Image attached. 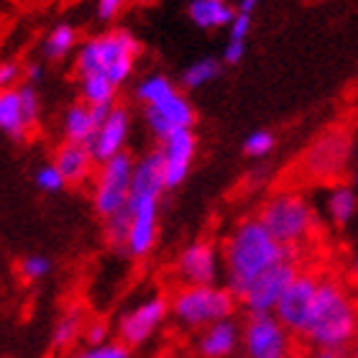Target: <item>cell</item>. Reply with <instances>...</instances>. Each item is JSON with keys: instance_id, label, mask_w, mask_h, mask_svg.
I'll use <instances>...</instances> for the list:
<instances>
[{"instance_id": "44dd1931", "label": "cell", "mask_w": 358, "mask_h": 358, "mask_svg": "<svg viewBox=\"0 0 358 358\" xmlns=\"http://www.w3.org/2000/svg\"><path fill=\"white\" fill-rule=\"evenodd\" d=\"M187 15L192 26L202 31H220L228 29L236 18V6L231 0H189Z\"/></svg>"}, {"instance_id": "277c9868", "label": "cell", "mask_w": 358, "mask_h": 358, "mask_svg": "<svg viewBox=\"0 0 358 358\" xmlns=\"http://www.w3.org/2000/svg\"><path fill=\"white\" fill-rule=\"evenodd\" d=\"M172 317L182 330H205L236 315L238 299L225 284H182L169 297Z\"/></svg>"}, {"instance_id": "8fae6325", "label": "cell", "mask_w": 358, "mask_h": 358, "mask_svg": "<svg viewBox=\"0 0 358 358\" xmlns=\"http://www.w3.org/2000/svg\"><path fill=\"white\" fill-rule=\"evenodd\" d=\"M174 271L182 284H220L223 279V251L208 238L192 241L179 251Z\"/></svg>"}, {"instance_id": "836d02e7", "label": "cell", "mask_w": 358, "mask_h": 358, "mask_svg": "<svg viewBox=\"0 0 358 358\" xmlns=\"http://www.w3.org/2000/svg\"><path fill=\"white\" fill-rule=\"evenodd\" d=\"M85 341L90 345H103L110 343V325L105 320H87L85 322Z\"/></svg>"}, {"instance_id": "4fadbf2b", "label": "cell", "mask_w": 358, "mask_h": 358, "mask_svg": "<svg viewBox=\"0 0 358 358\" xmlns=\"http://www.w3.org/2000/svg\"><path fill=\"white\" fill-rule=\"evenodd\" d=\"M131 228H128L126 256L143 259L159 241V197H131Z\"/></svg>"}, {"instance_id": "e0dca14e", "label": "cell", "mask_w": 358, "mask_h": 358, "mask_svg": "<svg viewBox=\"0 0 358 358\" xmlns=\"http://www.w3.org/2000/svg\"><path fill=\"white\" fill-rule=\"evenodd\" d=\"M128 136H131V113L123 105H115L97 126L92 141L87 143L97 164H103L108 159L118 157L126 151Z\"/></svg>"}, {"instance_id": "f6af8a7d", "label": "cell", "mask_w": 358, "mask_h": 358, "mask_svg": "<svg viewBox=\"0 0 358 358\" xmlns=\"http://www.w3.org/2000/svg\"><path fill=\"white\" fill-rule=\"evenodd\" d=\"M356 162H358V146H356Z\"/></svg>"}, {"instance_id": "ac0fdd59", "label": "cell", "mask_w": 358, "mask_h": 358, "mask_svg": "<svg viewBox=\"0 0 358 358\" xmlns=\"http://www.w3.org/2000/svg\"><path fill=\"white\" fill-rule=\"evenodd\" d=\"M241 343H243V325H238L236 317H225L200 330L194 348L202 358H228Z\"/></svg>"}, {"instance_id": "4316f807", "label": "cell", "mask_w": 358, "mask_h": 358, "mask_svg": "<svg viewBox=\"0 0 358 358\" xmlns=\"http://www.w3.org/2000/svg\"><path fill=\"white\" fill-rule=\"evenodd\" d=\"M77 83H80L83 103L92 105V108H113V105H118L115 103L118 87L110 80H105L100 75H85V77H77Z\"/></svg>"}, {"instance_id": "7c38bea8", "label": "cell", "mask_w": 358, "mask_h": 358, "mask_svg": "<svg viewBox=\"0 0 358 358\" xmlns=\"http://www.w3.org/2000/svg\"><path fill=\"white\" fill-rule=\"evenodd\" d=\"M299 274L297 259H287V262L276 264L274 268H268L266 274L259 276L256 284L246 292V297L241 299V305L248 315H266L274 313L279 299L284 297L287 287L292 284V279Z\"/></svg>"}, {"instance_id": "9a60e30c", "label": "cell", "mask_w": 358, "mask_h": 358, "mask_svg": "<svg viewBox=\"0 0 358 358\" xmlns=\"http://www.w3.org/2000/svg\"><path fill=\"white\" fill-rule=\"evenodd\" d=\"M159 154L164 162L166 189H174L189 177V169L197 157V136L192 128H177L159 141Z\"/></svg>"}, {"instance_id": "8d00e7d4", "label": "cell", "mask_w": 358, "mask_h": 358, "mask_svg": "<svg viewBox=\"0 0 358 358\" xmlns=\"http://www.w3.org/2000/svg\"><path fill=\"white\" fill-rule=\"evenodd\" d=\"M23 77V67L18 62L6 59L0 64V90H13L18 87V80Z\"/></svg>"}, {"instance_id": "2e32d148", "label": "cell", "mask_w": 358, "mask_h": 358, "mask_svg": "<svg viewBox=\"0 0 358 358\" xmlns=\"http://www.w3.org/2000/svg\"><path fill=\"white\" fill-rule=\"evenodd\" d=\"M143 120H146L149 134L162 141L177 128L194 126V105L189 103V97L182 90H177L164 103L154 105V108H143Z\"/></svg>"}, {"instance_id": "d4e9b609", "label": "cell", "mask_w": 358, "mask_h": 358, "mask_svg": "<svg viewBox=\"0 0 358 358\" xmlns=\"http://www.w3.org/2000/svg\"><path fill=\"white\" fill-rule=\"evenodd\" d=\"M223 59L220 57H200L197 62H192L189 67H185V72L179 75V87L185 92H194L213 85L223 72Z\"/></svg>"}, {"instance_id": "ba28073f", "label": "cell", "mask_w": 358, "mask_h": 358, "mask_svg": "<svg viewBox=\"0 0 358 358\" xmlns=\"http://www.w3.org/2000/svg\"><path fill=\"white\" fill-rule=\"evenodd\" d=\"M169 315H172V305L164 294H151V297L141 299L138 305L128 307L115 322L118 341H123L128 348H138V345L149 343Z\"/></svg>"}, {"instance_id": "f1b7e54d", "label": "cell", "mask_w": 358, "mask_h": 358, "mask_svg": "<svg viewBox=\"0 0 358 358\" xmlns=\"http://www.w3.org/2000/svg\"><path fill=\"white\" fill-rule=\"evenodd\" d=\"M103 228H105V241H108V246H110L115 254L126 256L128 228H131V210L126 208V210H120L118 215L103 220Z\"/></svg>"}, {"instance_id": "d6a6232c", "label": "cell", "mask_w": 358, "mask_h": 358, "mask_svg": "<svg viewBox=\"0 0 358 358\" xmlns=\"http://www.w3.org/2000/svg\"><path fill=\"white\" fill-rule=\"evenodd\" d=\"M128 356H131V348L123 341H110V343H103V345H87L85 351L75 353L72 358H128Z\"/></svg>"}, {"instance_id": "1f68e13d", "label": "cell", "mask_w": 358, "mask_h": 358, "mask_svg": "<svg viewBox=\"0 0 358 358\" xmlns=\"http://www.w3.org/2000/svg\"><path fill=\"white\" fill-rule=\"evenodd\" d=\"M276 146V138L271 131L266 128H259V131H251L243 141V154L248 159H264L266 154H271V149Z\"/></svg>"}, {"instance_id": "60d3db41", "label": "cell", "mask_w": 358, "mask_h": 358, "mask_svg": "<svg viewBox=\"0 0 358 358\" xmlns=\"http://www.w3.org/2000/svg\"><path fill=\"white\" fill-rule=\"evenodd\" d=\"M315 358H343V353H333V351H317Z\"/></svg>"}, {"instance_id": "bcb514c9", "label": "cell", "mask_w": 358, "mask_h": 358, "mask_svg": "<svg viewBox=\"0 0 358 358\" xmlns=\"http://www.w3.org/2000/svg\"><path fill=\"white\" fill-rule=\"evenodd\" d=\"M231 3H233V0H231Z\"/></svg>"}, {"instance_id": "9c48e42d", "label": "cell", "mask_w": 358, "mask_h": 358, "mask_svg": "<svg viewBox=\"0 0 358 358\" xmlns=\"http://www.w3.org/2000/svg\"><path fill=\"white\" fill-rule=\"evenodd\" d=\"M241 345L246 358H292V330L274 313L248 315Z\"/></svg>"}, {"instance_id": "8992f818", "label": "cell", "mask_w": 358, "mask_h": 358, "mask_svg": "<svg viewBox=\"0 0 358 358\" xmlns=\"http://www.w3.org/2000/svg\"><path fill=\"white\" fill-rule=\"evenodd\" d=\"M136 159L123 151L118 157L97 164V172L92 177V208L103 220L118 215L120 210L131 202V182H134Z\"/></svg>"}, {"instance_id": "ffe728a7", "label": "cell", "mask_w": 358, "mask_h": 358, "mask_svg": "<svg viewBox=\"0 0 358 358\" xmlns=\"http://www.w3.org/2000/svg\"><path fill=\"white\" fill-rule=\"evenodd\" d=\"M166 192V174L164 162L159 149L146 151L143 157L136 159L134 182H131V197H159Z\"/></svg>"}, {"instance_id": "ee69618b", "label": "cell", "mask_w": 358, "mask_h": 358, "mask_svg": "<svg viewBox=\"0 0 358 358\" xmlns=\"http://www.w3.org/2000/svg\"><path fill=\"white\" fill-rule=\"evenodd\" d=\"M356 185H358V166H356Z\"/></svg>"}, {"instance_id": "7a4b0ae2", "label": "cell", "mask_w": 358, "mask_h": 358, "mask_svg": "<svg viewBox=\"0 0 358 358\" xmlns=\"http://www.w3.org/2000/svg\"><path fill=\"white\" fill-rule=\"evenodd\" d=\"M317 351L345 353L358 341V302L338 279H322L305 336Z\"/></svg>"}, {"instance_id": "484cf974", "label": "cell", "mask_w": 358, "mask_h": 358, "mask_svg": "<svg viewBox=\"0 0 358 358\" xmlns=\"http://www.w3.org/2000/svg\"><path fill=\"white\" fill-rule=\"evenodd\" d=\"M179 90V85L174 83L172 77L166 75H146L143 80L136 83L134 97L143 108H154V105L164 103L166 97H172Z\"/></svg>"}, {"instance_id": "5bb4252c", "label": "cell", "mask_w": 358, "mask_h": 358, "mask_svg": "<svg viewBox=\"0 0 358 358\" xmlns=\"http://www.w3.org/2000/svg\"><path fill=\"white\" fill-rule=\"evenodd\" d=\"M351 138L343 131H330V134L320 136L317 141L307 149L302 164H305L307 174L313 177H336L345 169L348 159H351Z\"/></svg>"}, {"instance_id": "f35d334b", "label": "cell", "mask_w": 358, "mask_h": 358, "mask_svg": "<svg viewBox=\"0 0 358 358\" xmlns=\"http://www.w3.org/2000/svg\"><path fill=\"white\" fill-rule=\"evenodd\" d=\"M41 77H44V64H41V62H29V64L23 67V83L38 85Z\"/></svg>"}, {"instance_id": "603a6c76", "label": "cell", "mask_w": 358, "mask_h": 358, "mask_svg": "<svg viewBox=\"0 0 358 358\" xmlns=\"http://www.w3.org/2000/svg\"><path fill=\"white\" fill-rule=\"evenodd\" d=\"M80 34L72 23H57L49 34L44 36V44H41V54L44 59L49 62H64L67 57H75L77 49H80Z\"/></svg>"}, {"instance_id": "ab89813d", "label": "cell", "mask_w": 358, "mask_h": 358, "mask_svg": "<svg viewBox=\"0 0 358 358\" xmlns=\"http://www.w3.org/2000/svg\"><path fill=\"white\" fill-rule=\"evenodd\" d=\"M259 3H262V0H236V10L254 15V10L259 8Z\"/></svg>"}, {"instance_id": "30bf717a", "label": "cell", "mask_w": 358, "mask_h": 358, "mask_svg": "<svg viewBox=\"0 0 358 358\" xmlns=\"http://www.w3.org/2000/svg\"><path fill=\"white\" fill-rule=\"evenodd\" d=\"M320 276L315 271H302L292 279L287 287L284 297L279 299L274 315L284 322V328L292 330L294 336H305L310 317L315 313V302H317V292H320Z\"/></svg>"}, {"instance_id": "6da1fadb", "label": "cell", "mask_w": 358, "mask_h": 358, "mask_svg": "<svg viewBox=\"0 0 358 358\" xmlns=\"http://www.w3.org/2000/svg\"><path fill=\"white\" fill-rule=\"evenodd\" d=\"M220 251H223V282L238 302L268 268L287 259H297V248H287L279 243L259 215L243 217L233 225Z\"/></svg>"}, {"instance_id": "3957f363", "label": "cell", "mask_w": 358, "mask_h": 358, "mask_svg": "<svg viewBox=\"0 0 358 358\" xmlns=\"http://www.w3.org/2000/svg\"><path fill=\"white\" fill-rule=\"evenodd\" d=\"M141 57V44L128 29H108L103 34L87 36L75 54L77 77L100 75L110 80L115 87L134 77L136 64Z\"/></svg>"}, {"instance_id": "b9f144b4", "label": "cell", "mask_w": 358, "mask_h": 358, "mask_svg": "<svg viewBox=\"0 0 358 358\" xmlns=\"http://www.w3.org/2000/svg\"><path fill=\"white\" fill-rule=\"evenodd\" d=\"M351 274H353V279H358V256L353 259V264H351Z\"/></svg>"}, {"instance_id": "cb8c5ba5", "label": "cell", "mask_w": 358, "mask_h": 358, "mask_svg": "<svg viewBox=\"0 0 358 358\" xmlns=\"http://www.w3.org/2000/svg\"><path fill=\"white\" fill-rule=\"evenodd\" d=\"M358 213V197L356 189L348 185H336L330 187L325 194V215L333 225L343 228L353 220V215Z\"/></svg>"}, {"instance_id": "e575fe53", "label": "cell", "mask_w": 358, "mask_h": 358, "mask_svg": "<svg viewBox=\"0 0 358 358\" xmlns=\"http://www.w3.org/2000/svg\"><path fill=\"white\" fill-rule=\"evenodd\" d=\"M251 29H254V15L236 10V18H233V23L228 26V38H231V41H246Z\"/></svg>"}, {"instance_id": "d6986e66", "label": "cell", "mask_w": 358, "mask_h": 358, "mask_svg": "<svg viewBox=\"0 0 358 358\" xmlns=\"http://www.w3.org/2000/svg\"><path fill=\"white\" fill-rule=\"evenodd\" d=\"M54 164L59 166V172L64 174L67 185H85L87 179L95 177V157L90 151L87 143H69L62 141L54 151Z\"/></svg>"}, {"instance_id": "d590c367", "label": "cell", "mask_w": 358, "mask_h": 358, "mask_svg": "<svg viewBox=\"0 0 358 358\" xmlns=\"http://www.w3.org/2000/svg\"><path fill=\"white\" fill-rule=\"evenodd\" d=\"M126 8V0H95V15L100 23H113Z\"/></svg>"}, {"instance_id": "5b68a950", "label": "cell", "mask_w": 358, "mask_h": 358, "mask_svg": "<svg viewBox=\"0 0 358 358\" xmlns=\"http://www.w3.org/2000/svg\"><path fill=\"white\" fill-rule=\"evenodd\" d=\"M259 217L268 228V233L287 248L302 246L317 228L313 205L299 192H276L271 200L262 205Z\"/></svg>"}, {"instance_id": "74e56055", "label": "cell", "mask_w": 358, "mask_h": 358, "mask_svg": "<svg viewBox=\"0 0 358 358\" xmlns=\"http://www.w3.org/2000/svg\"><path fill=\"white\" fill-rule=\"evenodd\" d=\"M243 57H246V41H231V38H228L223 46V54H220V59H223L225 67H236V64H241Z\"/></svg>"}, {"instance_id": "7bdbcfd3", "label": "cell", "mask_w": 358, "mask_h": 358, "mask_svg": "<svg viewBox=\"0 0 358 358\" xmlns=\"http://www.w3.org/2000/svg\"><path fill=\"white\" fill-rule=\"evenodd\" d=\"M351 358H358V341L351 345Z\"/></svg>"}, {"instance_id": "4dcf8cb0", "label": "cell", "mask_w": 358, "mask_h": 358, "mask_svg": "<svg viewBox=\"0 0 358 358\" xmlns=\"http://www.w3.org/2000/svg\"><path fill=\"white\" fill-rule=\"evenodd\" d=\"M34 185L44 194H57L67 187V179L59 172V166L54 164V162H49V164H41L36 172H34Z\"/></svg>"}, {"instance_id": "52a82bcc", "label": "cell", "mask_w": 358, "mask_h": 358, "mask_svg": "<svg viewBox=\"0 0 358 358\" xmlns=\"http://www.w3.org/2000/svg\"><path fill=\"white\" fill-rule=\"evenodd\" d=\"M41 118V100L36 85L23 83L13 90H0V131L10 141L29 138Z\"/></svg>"}, {"instance_id": "83f0119b", "label": "cell", "mask_w": 358, "mask_h": 358, "mask_svg": "<svg viewBox=\"0 0 358 358\" xmlns=\"http://www.w3.org/2000/svg\"><path fill=\"white\" fill-rule=\"evenodd\" d=\"M85 322L87 320H85V315H83L80 307L67 310L59 320L54 322V330H52V345L54 348H59V351L69 348V345L75 343L77 338L85 333Z\"/></svg>"}, {"instance_id": "f546056e", "label": "cell", "mask_w": 358, "mask_h": 358, "mask_svg": "<svg viewBox=\"0 0 358 358\" xmlns=\"http://www.w3.org/2000/svg\"><path fill=\"white\" fill-rule=\"evenodd\" d=\"M52 259L44 254H29L18 262V274H21L23 282H38V279L52 274Z\"/></svg>"}, {"instance_id": "7402d4cb", "label": "cell", "mask_w": 358, "mask_h": 358, "mask_svg": "<svg viewBox=\"0 0 358 358\" xmlns=\"http://www.w3.org/2000/svg\"><path fill=\"white\" fill-rule=\"evenodd\" d=\"M100 118H97L95 108H90L87 103H75L69 105L64 115H62V138L69 143H90L95 136Z\"/></svg>"}]
</instances>
